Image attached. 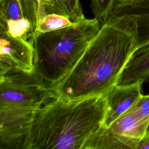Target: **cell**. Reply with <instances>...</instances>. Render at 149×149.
<instances>
[{
  "instance_id": "obj_9",
  "label": "cell",
  "mask_w": 149,
  "mask_h": 149,
  "mask_svg": "<svg viewBox=\"0 0 149 149\" xmlns=\"http://www.w3.org/2000/svg\"><path fill=\"white\" fill-rule=\"evenodd\" d=\"M120 16H130L135 20L137 49L148 46L149 0H133L115 4L108 18Z\"/></svg>"
},
{
  "instance_id": "obj_12",
  "label": "cell",
  "mask_w": 149,
  "mask_h": 149,
  "mask_svg": "<svg viewBox=\"0 0 149 149\" xmlns=\"http://www.w3.org/2000/svg\"><path fill=\"white\" fill-rule=\"evenodd\" d=\"M76 23L62 15L54 13H45L38 18L34 34L59 30L73 25Z\"/></svg>"
},
{
  "instance_id": "obj_4",
  "label": "cell",
  "mask_w": 149,
  "mask_h": 149,
  "mask_svg": "<svg viewBox=\"0 0 149 149\" xmlns=\"http://www.w3.org/2000/svg\"><path fill=\"white\" fill-rule=\"evenodd\" d=\"M54 96L34 69L30 72L10 70L0 76V108L37 109Z\"/></svg>"
},
{
  "instance_id": "obj_2",
  "label": "cell",
  "mask_w": 149,
  "mask_h": 149,
  "mask_svg": "<svg viewBox=\"0 0 149 149\" xmlns=\"http://www.w3.org/2000/svg\"><path fill=\"white\" fill-rule=\"evenodd\" d=\"M105 95L69 101L54 96L36 111L24 149H83L103 125Z\"/></svg>"
},
{
  "instance_id": "obj_5",
  "label": "cell",
  "mask_w": 149,
  "mask_h": 149,
  "mask_svg": "<svg viewBox=\"0 0 149 149\" xmlns=\"http://www.w3.org/2000/svg\"><path fill=\"white\" fill-rule=\"evenodd\" d=\"M37 109L0 108V149H24Z\"/></svg>"
},
{
  "instance_id": "obj_1",
  "label": "cell",
  "mask_w": 149,
  "mask_h": 149,
  "mask_svg": "<svg viewBox=\"0 0 149 149\" xmlns=\"http://www.w3.org/2000/svg\"><path fill=\"white\" fill-rule=\"evenodd\" d=\"M137 49L135 20L127 16L109 17L72 70L51 89L69 101L105 95L116 84Z\"/></svg>"
},
{
  "instance_id": "obj_15",
  "label": "cell",
  "mask_w": 149,
  "mask_h": 149,
  "mask_svg": "<svg viewBox=\"0 0 149 149\" xmlns=\"http://www.w3.org/2000/svg\"><path fill=\"white\" fill-rule=\"evenodd\" d=\"M147 132H149V125H148V128H147Z\"/></svg>"
},
{
  "instance_id": "obj_6",
  "label": "cell",
  "mask_w": 149,
  "mask_h": 149,
  "mask_svg": "<svg viewBox=\"0 0 149 149\" xmlns=\"http://www.w3.org/2000/svg\"><path fill=\"white\" fill-rule=\"evenodd\" d=\"M149 125V94L141 97L108 128L123 139L129 149H137Z\"/></svg>"
},
{
  "instance_id": "obj_13",
  "label": "cell",
  "mask_w": 149,
  "mask_h": 149,
  "mask_svg": "<svg viewBox=\"0 0 149 149\" xmlns=\"http://www.w3.org/2000/svg\"><path fill=\"white\" fill-rule=\"evenodd\" d=\"M91 10L101 24L107 20L115 5V0H90Z\"/></svg>"
},
{
  "instance_id": "obj_3",
  "label": "cell",
  "mask_w": 149,
  "mask_h": 149,
  "mask_svg": "<svg viewBox=\"0 0 149 149\" xmlns=\"http://www.w3.org/2000/svg\"><path fill=\"white\" fill-rule=\"evenodd\" d=\"M101 23L84 18L74 24L33 34L34 70L50 88L72 70L99 31Z\"/></svg>"
},
{
  "instance_id": "obj_8",
  "label": "cell",
  "mask_w": 149,
  "mask_h": 149,
  "mask_svg": "<svg viewBox=\"0 0 149 149\" xmlns=\"http://www.w3.org/2000/svg\"><path fill=\"white\" fill-rule=\"evenodd\" d=\"M142 83L115 85L105 95L106 107L103 126L108 127L141 97Z\"/></svg>"
},
{
  "instance_id": "obj_11",
  "label": "cell",
  "mask_w": 149,
  "mask_h": 149,
  "mask_svg": "<svg viewBox=\"0 0 149 149\" xmlns=\"http://www.w3.org/2000/svg\"><path fill=\"white\" fill-rule=\"evenodd\" d=\"M45 13H57L77 22L85 18L80 0H36Z\"/></svg>"
},
{
  "instance_id": "obj_14",
  "label": "cell",
  "mask_w": 149,
  "mask_h": 149,
  "mask_svg": "<svg viewBox=\"0 0 149 149\" xmlns=\"http://www.w3.org/2000/svg\"><path fill=\"white\" fill-rule=\"evenodd\" d=\"M149 148V132H147L141 137L139 141L137 149Z\"/></svg>"
},
{
  "instance_id": "obj_16",
  "label": "cell",
  "mask_w": 149,
  "mask_h": 149,
  "mask_svg": "<svg viewBox=\"0 0 149 149\" xmlns=\"http://www.w3.org/2000/svg\"><path fill=\"white\" fill-rule=\"evenodd\" d=\"M2 1V0H0V1Z\"/></svg>"
},
{
  "instance_id": "obj_10",
  "label": "cell",
  "mask_w": 149,
  "mask_h": 149,
  "mask_svg": "<svg viewBox=\"0 0 149 149\" xmlns=\"http://www.w3.org/2000/svg\"><path fill=\"white\" fill-rule=\"evenodd\" d=\"M149 78V47L137 49L119 76L117 85L142 83Z\"/></svg>"
},
{
  "instance_id": "obj_7",
  "label": "cell",
  "mask_w": 149,
  "mask_h": 149,
  "mask_svg": "<svg viewBox=\"0 0 149 149\" xmlns=\"http://www.w3.org/2000/svg\"><path fill=\"white\" fill-rule=\"evenodd\" d=\"M0 76L10 70L32 72L34 47L31 40L0 31Z\"/></svg>"
}]
</instances>
